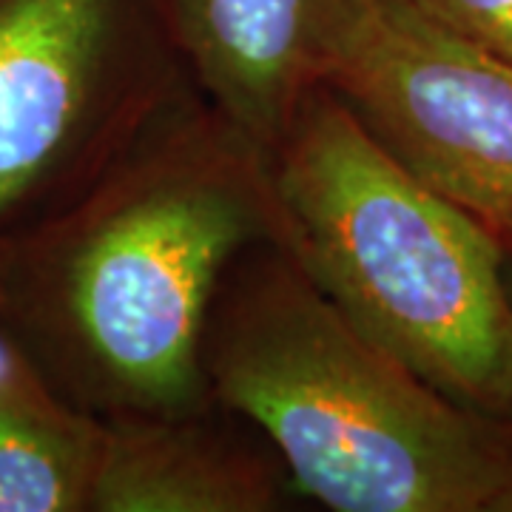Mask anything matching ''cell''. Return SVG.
Listing matches in <instances>:
<instances>
[{
  "label": "cell",
  "instance_id": "cell-11",
  "mask_svg": "<svg viewBox=\"0 0 512 512\" xmlns=\"http://www.w3.org/2000/svg\"><path fill=\"white\" fill-rule=\"evenodd\" d=\"M501 512H512V493L504 498V504H501Z\"/></svg>",
  "mask_w": 512,
  "mask_h": 512
},
{
  "label": "cell",
  "instance_id": "cell-3",
  "mask_svg": "<svg viewBox=\"0 0 512 512\" xmlns=\"http://www.w3.org/2000/svg\"><path fill=\"white\" fill-rule=\"evenodd\" d=\"M271 165L291 251L330 302L424 382L512 430L507 245L410 174L325 83Z\"/></svg>",
  "mask_w": 512,
  "mask_h": 512
},
{
  "label": "cell",
  "instance_id": "cell-2",
  "mask_svg": "<svg viewBox=\"0 0 512 512\" xmlns=\"http://www.w3.org/2000/svg\"><path fill=\"white\" fill-rule=\"evenodd\" d=\"M214 402L271 444L299 498L333 512H501L512 430L373 342L288 245L222 282L205 333Z\"/></svg>",
  "mask_w": 512,
  "mask_h": 512
},
{
  "label": "cell",
  "instance_id": "cell-6",
  "mask_svg": "<svg viewBox=\"0 0 512 512\" xmlns=\"http://www.w3.org/2000/svg\"><path fill=\"white\" fill-rule=\"evenodd\" d=\"M367 0H168L197 92L274 151Z\"/></svg>",
  "mask_w": 512,
  "mask_h": 512
},
{
  "label": "cell",
  "instance_id": "cell-7",
  "mask_svg": "<svg viewBox=\"0 0 512 512\" xmlns=\"http://www.w3.org/2000/svg\"><path fill=\"white\" fill-rule=\"evenodd\" d=\"M293 498L271 444L220 404L103 419L89 512H276Z\"/></svg>",
  "mask_w": 512,
  "mask_h": 512
},
{
  "label": "cell",
  "instance_id": "cell-4",
  "mask_svg": "<svg viewBox=\"0 0 512 512\" xmlns=\"http://www.w3.org/2000/svg\"><path fill=\"white\" fill-rule=\"evenodd\" d=\"M188 86L168 0H0V239L74 200Z\"/></svg>",
  "mask_w": 512,
  "mask_h": 512
},
{
  "label": "cell",
  "instance_id": "cell-8",
  "mask_svg": "<svg viewBox=\"0 0 512 512\" xmlns=\"http://www.w3.org/2000/svg\"><path fill=\"white\" fill-rule=\"evenodd\" d=\"M103 419L57 387L0 316V512H89Z\"/></svg>",
  "mask_w": 512,
  "mask_h": 512
},
{
  "label": "cell",
  "instance_id": "cell-5",
  "mask_svg": "<svg viewBox=\"0 0 512 512\" xmlns=\"http://www.w3.org/2000/svg\"><path fill=\"white\" fill-rule=\"evenodd\" d=\"M322 83L410 174L512 245L510 60L404 0H367Z\"/></svg>",
  "mask_w": 512,
  "mask_h": 512
},
{
  "label": "cell",
  "instance_id": "cell-9",
  "mask_svg": "<svg viewBox=\"0 0 512 512\" xmlns=\"http://www.w3.org/2000/svg\"><path fill=\"white\" fill-rule=\"evenodd\" d=\"M447 32L512 63V0H404Z\"/></svg>",
  "mask_w": 512,
  "mask_h": 512
},
{
  "label": "cell",
  "instance_id": "cell-1",
  "mask_svg": "<svg viewBox=\"0 0 512 512\" xmlns=\"http://www.w3.org/2000/svg\"><path fill=\"white\" fill-rule=\"evenodd\" d=\"M262 242L291 248L271 151L191 83L74 200L0 239V316L97 419L205 410L214 302Z\"/></svg>",
  "mask_w": 512,
  "mask_h": 512
},
{
  "label": "cell",
  "instance_id": "cell-10",
  "mask_svg": "<svg viewBox=\"0 0 512 512\" xmlns=\"http://www.w3.org/2000/svg\"><path fill=\"white\" fill-rule=\"evenodd\" d=\"M507 285H510L512 296V245H507Z\"/></svg>",
  "mask_w": 512,
  "mask_h": 512
}]
</instances>
